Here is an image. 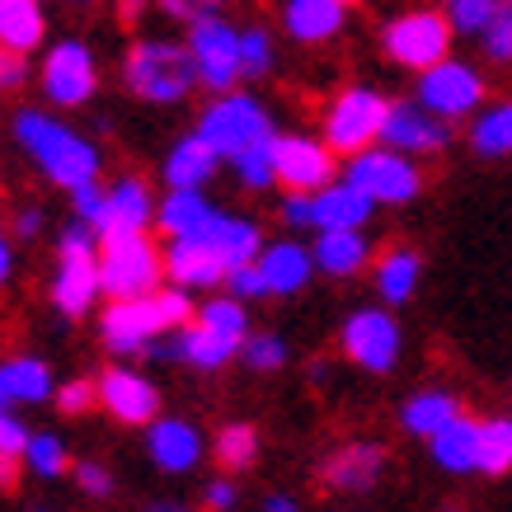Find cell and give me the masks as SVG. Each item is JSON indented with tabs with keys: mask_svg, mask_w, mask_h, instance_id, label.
Returning <instances> with one entry per match:
<instances>
[{
	"mask_svg": "<svg viewBox=\"0 0 512 512\" xmlns=\"http://www.w3.org/2000/svg\"><path fill=\"white\" fill-rule=\"evenodd\" d=\"M343 0H287L282 5V24L296 43H325L343 29Z\"/></svg>",
	"mask_w": 512,
	"mask_h": 512,
	"instance_id": "25",
	"label": "cell"
},
{
	"mask_svg": "<svg viewBox=\"0 0 512 512\" xmlns=\"http://www.w3.org/2000/svg\"><path fill=\"white\" fill-rule=\"evenodd\" d=\"M372 217V198L357 184H325L315 193H292L282 202V221L287 226H315V231H329V226H362Z\"/></svg>",
	"mask_w": 512,
	"mask_h": 512,
	"instance_id": "9",
	"label": "cell"
},
{
	"mask_svg": "<svg viewBox=\"0 0 512 512\" xmlns=\"http://www.w3.org/2000/svg\"><path fill=\"white\" fill-rule=\"evenodd\" d=\"M381 470H386V451L372 447V442H357V447H343L329 456L325 484L339 489V494H362V489H372L381 480Z\"/></svg>",
	"mask_w": 512,
	"mask_h": 512,
	"instance_id": "23",
	"label": "cell"
},
{
	"mask_svg": "<svg viewBox=\"0 0 512 512\" xmlns=\"http://www.w3.org/2000/svg\"><path fill=\"white\" fill-rule=\"evenodd\" d=\"M273 170L287 193H315L334 184V146L311 137H273Z\"/></svg>",
	"mask_w": 512,
	"mask_h": 512,
	"instance_id": "13",
	"label": "cell"
},
{
	"mask_svg": "<svg viewBox=\"0 0 512 512\" xmlns=\"http://www.w3.org/2000/svg\"><path fill=\"white\" fill-rule=\"evenodd\" d=\"M94 85H99V71H94L90 47L80 43V38H66V43H57L47 52L43 94L57 104V109H80V104L94 94Z\"/></svg>",
	"mask_w": 512,
	"mask_h": 512,
	"instance_id": "12",
	"label": "cell"
},
{
	"mask_svg": "<svg viewBox=\"0 0 512 512\" xmlns=\"http://www.w3.org/2000/svg\"><path fill=\"white\" fill-rule=\"evenodd\" d=\"M503 5H512V0H503Z\"/></svg>",
	"mask_w": 512,
	"mask_h": 512,
	"instance_id": "57",
	"label": "cell"
},
{
	"mask_svg": "<svg viewBox=\"0 0 512 512\" xmlns=\"http://www.w3.org/2000/svg\"><path fill=\"white\" fill-rule=\"evenodd\" d=\"M259 273L268 282V296H296L315 273L311 249H301L296 240H278V245L259 249Z\"/></svg>",
	"mask_w": 512,
	"mask_h": 512,
	"instance_id": "22",
	"label": "cell"
},
{
	"mask_svg": "<svg viewBox=\"0 0 512 512\" xmlns=\"http://www.w3.org/2000/svg\"><path fill=\"white\" fill-rule=\"evenodd\" d=\"M484 99V80L475 66L466 62H451V57H442V62H433L428 71H419V104L423 109H433L437 118H466V113L480 109Z\"/></svg>",
	"mask_w": 512,
	"mask_h": 512,
	"instance_id": "11",
	"label": "cell"
},
{
	"mask_svg": "<svg viewBox=\"0 0 512 512\" xmlns=\"http://www.w3.org/2000/svg\"><path fill=\"white\" fill-rule=\"evenodd\" d=\"M226 287H231V296H240V301H259V296H268V282H264V273H259V259L231 268V273H226Z\"/></svg>",
	"mask_w": 512,
	"mask_h": 512,
	"instance_id": "45",
	"label": "cell"
},
{
	"mask_svg": "<svg viewBox=\"0 0 512 512\" xmlns=\"http://www.w3.org/2000/svg\"><path fill=\"white\" fill-rule=\"evenodd\" d=\"M217 456H221V466L245 470L249 461L259 456V433H254L249 423H231V428H221L217 433Z\"/></svg>",
	"mask_w": 512,
	"mask_h": 512,
	"instance_id": "40",
	"label": "cell"
},
{
	"mask_svg": "<svg viewBox=\"0 0 512 512\" xmlns=\"http://www.w3.org/2000/svg\"><path fill=\"white\" fill-rule=\"evenodd\" d=\"M156 221L170 240L174 235H193L212 221V202L202 198V188H170V198L156 207Z\"/></svg>",
	"mask_w": 512,
	"mask_h": 512,
	"instance_id": "28",
	"label": "cell"
},
{
	"mask_svg": "<svg viewBox=\"0 0 512 512\" xmlns=\"http://www.w3.org/2000/svg\"><path fill=\"white\" fill-rule=\"evenodd\" d=\"M381 146H395L404 156H437L451 146V123L437 118L433 109H423V104H390Z\"/></svg>",
	"mask_w": 512,
	"mask_h": 512,
	"instance_id": "15",
	"label": "cell"
},
{
	"mask_svg": "<svg viewBox=\"0 0 512 512\" xmlns=\"http://www.w3.org/2000/svg\"><path fill=\"white\" fill-rule=\"evenodd\" d=\"M480 38H484V57L489 62H512V5H498Z\"/></svg>",
	"mask_w": 512,
	"mask_h": 512,
	"instance_id": "44",
	"label": "cell"
},
{
	"mask_svg": "<svg viewBox=\"0 0 512 512\" xmlns=\"http://www.w3.org/2000/svg\"><path fill=\"white\" fill-rule=\"evenodd\" d=\"M24 442H29L24 423L5 409V414H0V489H15L19 466H24Z\"/></svg>",
	"mask_w": 512,
	"mask_h": 512,
	"instance_id": "38",
	"label": "cell"
},
{
	"mask_svg": "<svg viewBox=\"0 0 512 512\" xmlns=\"http://www.w3.org/2000/svg\"><path fill=\"white\" fill-rule=\"evenodd\" d=\"M160 10L170 19H202V15H217L221 0H160Z\"/></svg>",
	"mask_w": 512,
	"mask_h": 512,
	"instance_id": "49",
	"label": "cell"
},
{
	"mask_svg": "<svg viewBox=\"0 0 512 512\" xmlns=\"http://www.w3.org/2000/svg\"><path fill=\"white\" fill-rule=\"evenodd\" d=\"M503 0H447V24L451 33H475L480 38L484 24L494 19V10Z\"/></svg>",
	"mask_w": 512,
	"mask_h": 512,
	"instance_id": "42",
	"label": "cell"
},
{
	"mask_svg": "<svg viewBox=\"0 0 512 512\" xmlns=\"http://www.w3.org/2000/svg\"><path fill=\"white\" fill-rule=\"evenodd\" d=\"M188 57L198 71V85L207 90H231L240 80V29L226 24L221 15L188 19Z\"/></svg>",
	"mask_w": 512,
	"mask_h": 512,
	"instance_id": "7",
	"label": "cell"
},
{
	"mask_svg": "<svg viewBox=\"0 0 512 512\" xmlns=\"http://www.w3.org/2000/svg\"><path fill=\"white\" fill-rule=\"evenodd\" d=\"M94 400H99V381H71V386L57 390V409L62 414H90Z\"/></svg>",
	"mask_w": 512,
	"mask_h": 512,
	"instance_id": "46",
	"label": "cell"
},
{
	"mask_svg": "<svg viewBox=\"0 0 512 512\" xmlns=\"http://www.w3.org/2000/svg\"><path fill=\"white\" fill-rule=\"evenodd\" d=\"M231 503H235V484L231 480L207 484V508H231Z\"/></svg>",
	"mask_w": 512,
	"mask_h": 512,
	"instance_id": "52",
	"label": "cell"
},
{
	"mask_svg": "<svg viewBox=\"0 0 512 512\" xmlns=\"http://www.w3.org/2000/svg\"><path fill=\"white\" fill-rule=\"evenodd\" d=\"M348 184H357L372 202H409L419 198L423 179L414 170V160L395 146H362L348 160Z\"/></svg>",
	"mask_w": 512,
	"mask_h": 512,
	"instance_id": "8",
	"label": "cell"
},
{
	"mask_svg": "<svg viewBox=\"0 0 512 512\" xmlns=\"http://www.w3.org/2000/svg\"><path fill=\"white\" fill-rule=\"evenodd\" d=\"M24 466H29L33 475H43V480H57L66 470V447L52 433H33L29 442H24Z\"/></svg>",
	"mask_w": 512,
	"mask_h": 512,
	"instance_id": "41",
	"label": "cell"
},
{
	"mask_svg": "<svg viewBox=\"0 0 512 512\" xmlns=\"http://www.w3.org/2000/svg\"><path fill=\"white\" fill-rule=\"evenodd\" d=\"M278 66V47L268 29H240V76L259 80Z\"/></svg>",
	"mask_w": 512,
	"mask_h": 512,
	"instance_id": "39",
	"label": "cell"
},
{
	"mask_svg": "<svg viewBox=\"0 0 512 512\" xmlns=\"http://www.w3.org/2000/svg\"><path fill=\"white\" fill-rule=\"evenodd\" d=\"M268 508H273V512H287V508H292V498H287V494H273V498H268Z\"/></svg>",
	"mask_w": 512,
	"mask_h": 512,
	"instance_id": "54",
	"label": "cell"
},
{
	"mask_svg": "<svg viewBox=\"0 0 512 512\" xmlns=\"http://www.w3.org/2000/svg\"><path fill=\"white\" fill-rule=\"evenodd\" d=\"M123 80H127V90L137 94V99H146V104H179L198 85V71H193L188 43L146 38V43H137L127 52Z\"/></svg>",
	"mask_w": 512,
	"mask_h": 512,
	"instance_id": "3",
	"label": "cell"
},
{
	"mask_svg": "<svg viewBox=\"0 0 512 512\" xmlns=\"http://www.w3.org/2000/svg\"><path fill=\"white\" fill-rule=\"evenodd\" d=\"M76 484L85 489L90 498H109L113 480H109V470L104 466H94V461H85V466H76Z\"/></svg>",
	"mask_w": 512,
	"mask_h": 512,
	"instance_id": "50",
	"label": "cell"
},
{
	"mask_svg": "<svg viewBox=\"0 0 512 512\" xmlns=\"http://www.w3.org/2000/svg\"><path fill=\"white\" fill-rule=\"evenodd\" d=\"M217 170H221V156L198 137V132H188V137L170 151V160H165V184L170 188H207Z\"/></svg>",
	"mask_w": 512,
	"mask_h": 512,
	"instance_id": "26",
	"label": "cell"
},
{
	"mask_svg": "<svg viewBox=\"0 0 512 512\" xmlns=\"http://www.w3.org/2000/svg\"><path fill=\"white\" fill-rule=\"evenodd\" d=\"M24 76H29V66H24V52H15V47L0 43V94H10L24 85Z\"/></svg>",
	"mask_w": 512,
	"mask_h": 512,
	"instance_id": "48",
	"label": "cell"
},
{
	"mask_svg": "<svg viewBox=\"0 0 512 512\" xmlns=\"http://www.w3.org/2000/svg\"><path fill=\"white\" fill-rule=\"evenodd\" d=\"M235 353H240L235 343H226L221 334H212V329H202L198 320H193V325H179V357H184V362H193V367H202V372H217V367H226Z\"/></svg>",
	"mask_w": 512,
	"mask_h": 512,
	"instance_id": "33",
	"label": "cell"
},
{
	"mask_svg": "<svg viewBox=\"0 0 512 512\" xmlns=\"http://www.w3.org/2000/svg\"><path fill=\"white\" fill-rule=\"evenodd\" d=\"M386 109L390 104L367 85L343 90L325 113V141L334 146V156H357L362 146H376L386 127Z\"/></svg>",
	"mask_w": 512,
	"mask_h": 512,
	"instance_id": "6",
	"label": "cell"
},
{
	"mask_svg": "<svg viewBox=\"0 0 512 512\" xmlns=\"http://www.w3.org/2000/svg\"><path fill=\"white\" fill-rule=\"evenodd\" d=\"M311 259L320 273H329V278H353V273L367 268L372 245H367L362 226H329V231H320V240H315Z\"/></svg>",
	"mask_w": 512,
	"mask_h": 512,
	"instance_id": "20",
	"label": "cell"
},
{
	"mask_svg": "<svg viewBox=\"0 0 512 512\" xmlns=\"http://www.w3.org/2000/svg\"><path fill=\"white\" fill-rule=\"evenodd\" d=\"M198 137L207 141L221 160H231V156H240L245 146H254V141L273 137V118H268V109L254 99V94L221 90L217 99L202 109Z\"/></svg>",
	"mask_w": 512,
	"mask_h": 512,
	"instance_id": "4",
	"label": "cell"
},
{
	"mask_svg": "<svg viewBox=\"0 0 512 512\" xmlns=\"http://www.w3.org/2000/svg\"><path fill=\"white\" fill-rule=\"evenodd\" d=\"M456 414H461V404L451 400L447 390H423V395H414V400L400 409V423L414 437H433L437 428H447Z\"/></svg>",
	"mask_w": 512,
	"mask_h": 512,
	"instance_id": "32",
	"label": "cell"
},
{
	"mask_svg": "<svg viewBox=\"0 0 512 512\" xmlns=\"http://www.w3.org/2000/svg\"><path fill=\"white\" fill-rule=\"evenodd\" d=\"M165 278L179 282V287H212V282L226 278V268H221L207 231L174 235L170 249H165Z\"/></svg>",
	"mask_w": 512,
	"mask_h": 512,
	"instance_id": "19",
	"label": "cell"
},
{
	"mask_svg": "<svg viewBox=\"0 0 512 512\" xmlns=\"http://www.w3.org/2000/svg\"><path fill=\"white\" fill-rule=\"evenodd\" d=\"M419 273H423V259L414 249H386L381 264H376V292H381V301H390V306L409 301V296L419 292Z\"/></svg>",
	"mask_w": 512,
	"mask_h": 512,
	"instance_id": "29",
	"label": "cell"
},
{
	"mask_svg": "<svg viewBox=\"0 0 512 512\" xmlns=\"http://www.w3.org/2000/svg\"><path fill=\"white\" fill-rule=\"evenodd\" d=\"M433 461L447 475H470V470H480V423L466 419V414H456L447 428H437L433 437Z\"/></svg>",
	"mask_w": 512,
	"mask_h": 512,
	"instance_id": "24",
	"label": "cell"
},
{
	"mask_svg": "<svg viewBox=\"0 0 512 512\" xmlns=\"http://www.w3.org/2000/svg\"><path fill=\"white\" fill-rule=\"evenodd\" d=\"M0 390L10 395V404H43L52 395V372L38 357H10L0 362Z\"/></svg>",
	"mask_w": 512,
	"mask_h": 512,
	"instance_id": "30",
	"label": "cell"
},
{
	"mask_svg": "<svg viewBox=\"0 0 512 512\" xmlns=\"http://www.w3.org/2000/svg\"><path fill=\"white\" fill-rule=\"evenodd\" d=\"M231 165H235L240 188H249V193H264V188L278 184V170H273V137L245 146L240 156H231Z\"/></svg>",
	"mask_w": 512,
	"mask_h": 512,
	"instance_id": "36",
	"label": "cell"
},
{
	"mask_svg": "<svg viewBox=\"0 0 512 512\" xmlns=\"http://www.w3.org/2000/svg\"><path fill=\"white\" fill-rule=\"evenodd\" d=\"M470 146L480 151V156L498 160V156H512V104H494V109H484L470 127Z\"/></svg>",
	"mask_w": 512,
	"mask_h": 512,
	"instance_id": "35",
	"label": "cell"
},
{
	"mask_svg": "<svg viewBox=\"0 0 512 512\" xmlns=\"http://www.w3.org/2000/svg\"><path fill=\"white\" fill-rule=\"evenodd\" d=\"M156 217V207H151V193L141 179H118V184L104 193V212L94 221V231H99V245L104 240H123V235H137L151 226Z\"/></svg>",
	"mask_w": 512,
	"mask_h": 512,
	"instance_id": "17",
	"label": "cell"
},
{
	"mask_svg": "<svg viewBox=\"0 0 512 512\" xmlns=\"http://www.w3.org/2000/svg\"><path fill=\"white\" fill-rule=\"evenodd\" d=\"M240 353H245V362L254 372H278L282 362H287V343H282L278 334H249V339L240 343Z\"/></svg>",
	"mask_w": 512,
	"mask_h": 512,
	"instance_id": "43",
	"label": "cell"
},
{
	"mask_svg": "<svg viewBox=\"0 0 512 512\" xmlns=\"http://www.w3.org/2000/svg\"><path fill=\"white\" fill-rule=\"evenodd\" d=\"M188 287H165V292H146V296H123V301H113L109 315H104V343H109L113 353H141L151 339L160 334H170V329L188 325Z\"/></svg>",
	"mask_w": 512,
	"mask_h": 512,
	"instance_id": "2",
	"label": "cell"
},
{
	"mask_svg": "<svg viewBox=\"0 0 512 512\" xmlns=\"http://www.w3.org/2000/svg\"><path fill=\"white\" fill-rule=\"evenodd\" d=\"M343 353L353 357L362 372L386 376L400 362V325L386 311H357L343 325Z\"/></svg>",
	"mask_w": 512,
	"mask_h": 512,
	"instance_id": "14",
	"label": "cell"
},
{
	"mask_svg": "<svg viewBox=\"0 0 512 512\" xmlns=\"http://www.w3.org/2000/svg\"><path fill=\"white\" fill-rule=\"evenodd\" d=\"M386 57L409 66V71H428L433 62H442L451 47V24L437 10H409L404 19H395L386 29Z\"/></svg>",
	"mask_w": 512,
	"mask_h": 512,
	"instance_id": "10",
	"label": "cell"
},
{
	"mask_svg": "<svg viewBox=\"0 0 512 512\" xmlns=\"http://www.w3.org/2000/svg\"><path fill=\"white\" fill-rule=\"evenodd\" d=\"M99 254L94 249H71V254H57V278H52V301L57 311L80 320L99 301Z\"/></svg>",
	"mask_w": 512,
	"mask_h": 512,
	"instance_id": "16",
	"label": "cell"
},
{
	"mask_svg": "<svg viewBox=\"0 0 512 512\" xmlns=\"http://www.w3.org/2000/svg\"><path fill=\"white\" fill-rule=\"evenodd\" d=\"M10 268H15V254H10V240L0 235V282L10 278Z\"/></svg>",
	"mask_w": 512,
	"mask_h": 512,
	"instance_id": "53",
	"label": "cell"
},
{
	"mask_svg": "<svg viewBox=\"0 0 512 512\" xmlns=\"http://www.w3.org/2000/svg\"><path fill=\"white\" fill-rule=\"evenodd\" d=\"M15 137H19V146L38 160V170L57 188H66V193L76 184H85V179H99V151H94V141L76 137V132L66 123H57V118L24 109L15 118Z\"/></svg>",
	"mask_w": 512,
	"mask_h": 512,
	"instance_id": "1",
	"label": "cell"
},
{
	"mask_svg": "<svg viewBox=\"0 0 512 512\" xmlns=\"http://www.w3.org/2000/svg\"><path fill=\"white\" fill-rule=\"evenodd\" d=\"M146 447H151V461L160 470H193L202 461V437L193 423L184 419H151V433H146Z\"/></svg>",
	"mask_w": 512,
	"mask_h": 512,
	"instance_id": "21",
	"label": "cell"
},
{
	"mask_svg": "<svg viewBox=\"0 0 512 512\" xmlns=\"http://www.w3.org/2000/svg\"><path fill=\"white\" fill-rule=\"evenodd\" d=\"M43 5L38 0H0V43L15 52H33L43 43Z\"/></svg>",
	"mask_w": 512,
	"mask_h": 512,
	"instance_id": "31",
	"label": "cell"
},
{
	"mask_svg": "<svg viewBox=\"0 0 512 512\" xmlns=\"http://www.w3.org/2000/svg\"><path fill=\"white\" fill-rule=\"evenodd\" d=\"M160 278H165V254L141 231L123 235V240H104V249H99V292L109 301L156 292Z\"/></svg>",
	"mask_w": 512,
	"mask_h": 512,
	"instance_id": "5",
	"label": "cell"
},
{
	"mask_svg": "<svg viewBox=\"0 0 512 512\" xmlns=\"http://www.w3.org/2000/svg\"><path fill=\"white\" fill-rule=\"evenodd\" d=\"M193 320H198L202 329L221 334L226 343H235V348L249 339V315H245V301H240V296H217V301H207V306L193 311Z\"/></svg>",
	"mask_w": 512,
	"mask_h": 512,
	"instance_id": "34",
	"label": "cell"
},
{
	"mask_svg": "<svg viewBox=\"0 0 512 512\" xmlns=\"http://www.w3.org/2000/svg\"><path fill=\"white\" fill-rule=\"evenodd\" d=\"M99 404L118 423H151L160 409V395L146 376L127 372V367H113V372L99 376Z\"/></svg>",
	"mask_w": 512,
	"mask_h": 512,
	"instance_id": "18",
	"label": "cell"
},
{
	"mask_svg": "<svg viewBox=\"0 0 512 512\" xmlns=\"http://www.w3.org/2000/svg\"><path fill=\"white\" fill-rule=\"evenodd\" d=\"M104 193H109V188H99V179H85V184L71 188V207H76V217L94 226L99 212H104Z\"/></svg>",
	"mask_w": 512,
	"mask_h": 512,
	"instance_id": "47",
	"label": "cell"
},
{
	"mask_svg": "<svg viewBox=\"0 0 512 512\" xmlns=\"http://www.w3.org/2000/svg\"><path fill=\"white\" fill-rule=\"evenodd\" d=\"M5 409H10V395H5V390H0V414H5Z\"/></svg>",
	"mask_w": 512,
	"mask_h": 512,
	"instance_id": "55",
	"label": "cell"
},
{
	"mask_svg": "<svg viewBox=\"0 0 512 512\" xmlns=\"http://www.w3.org/2000/svg\"><path fill=\"white\" fill-rule=\"evenodd\" d=\"M202 231H207V240H212V249H217V259L226 273L249 264V259H259V226H254V221L212 212V221H207Z\"/></svg>",
	"mask_w": 512,
	"mask_h": 512,
	"instance_id": "27",
	"label": "cell"
},
{
	"mask_svg": "<svg viewBox=\"0 0 512 512\" xmlns=\"http://www.w3.org/2000/svg\"><path fill=\"white\" fill-rule=\"evenodd\" d=\"M480 470L484 475H508L512 470V419L480 423Z\"/></svg>",
	"mask_w": 512,
	"mask_h": 512,
	"instance_id": "37",
	"label": "cell"
},
{
	"mask_svg": "<svg viewBox=\"0 0 512 512\" xmlns=\"http://www.w3.org/2000/svg\"><path fill=\"white\" fill-rule=\"evenodd\" d=\"M38 231H43V212H38V207H24V212L15 217V235L19 240H33Z\"/></svg>",
	"mask_w": 512,
	"mask_h": 512,
	"instance_id": "51",
	"label": "cell"
},
{
	"mask_svg": "<svg viewBox=\"0 0 512 512\" xmlns=\"http://www.w3.org/2000/svg\"><path fill=\"white\" fill-rule=\"evenodd\" d=\"M343 5H353V0H343Z\"/></svg>",
	"mask_w": 512,
	"mask_h": 512,
	"instance_id": "56",
	"label": "cell"
}]
</instances>
